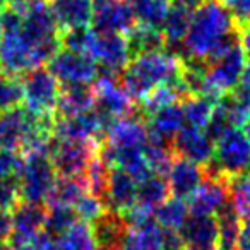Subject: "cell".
<instances>
[{
    "instance_id": "1",
    "label": "cell",
    "mask_w": 250,
    "mask_h": 250,
    "mask_svg": "<svg viewBox=\"0 0 250 250\" xmlns=\"http://www.w3.org/2000/svg\"><path fill=\"white\" fill-rule=\"evenodd\" d=\"M240 43L231 12L216 0H204L192 12L188 33L182 43V59L211 63Z\"/></svg>"
},
{
    "instance_id": "2",
    "label": "cell",
    "mask_w": 250,
    "mask_h": 250,
    "mask_svg": "<svg viewBox=\"0 0 250 250\" xmlns=\"http://www.w3.org/2000/svg\"><path fill=\"white\" fill-rule=\"evenodd\" d=\"M182 72L184 59L177 52H168L167 48L132 57L127 67L122 70L120 83L136 103H139L160 86L182 87Z\"/></svg>"
},
{
    "instance_id": "3",
    "label": "cell",
    "mask_w": 250,
    "mask_h": 250,
    "mask_svg": "<svg viewBox=\"0 0 250 250\" xmlns=\"http://www.w3.org/2000/svg\"><path fill=\"white\" fill-rule=\"evenodd\" d=\"M21 35L28 45L35 50L42 63L50 62L53 55L62 48V31L45 2L22 4Z\"/></svg>"
},
{
    "instance_id": "4",
    "label": "cell",
    "mask_w": 250,
    "mask_h": 250,
    "mask_svg": "<svg viewBox=\"0 0 250 250\" xmlns=\"http://www.w3.org/2000/svg\"><path fill=\"white\" fill-rule=\"evenodd\" d=\"M94 106L93 110L103 122L104 130H108L117 120L137 113V103L120 83L118 76L100 74L93 84ZM106 134V132H104Z\"/></svg>"
},
{
    "instance_id": "5",
    "label": "cell",
    "mask_w": 250,
    "mask_h": 250,
    "mask_svg": "<svg viewBox=\"0 0 250 250\" xmlns=\"http://www.w3.org/2000/svg\"><path fill=\"white\" fill-rule=\"evenodd\" d=\"M250 165V139L245 130L229 129L214 143V153L206 170L229 178L245 175Z\"/></svg>"
},
{
    "instance_id": "6",
    "label": "cell",
    "mask_w": 250,
    "mask_h": 250,
    "mask_svg": "<svg viewBox=\"0 0 250 250\" xmlns=\"http://www.w3.org/2000/svg\"><path fill=\"white\" fill-rule=\"evenodd\" d=\"M22 93H24L26 110L36 117L55 118L57 104L62 93V86L48 69H38L24 74L21 79Z\"/></svg>"
},
{
    "instance_id": "7",
    "label": "cell",
    "mask_w": 250,
    "mask_h": 250,
    "mask_svg": "<svg viewBox=\"0 0 250 250\" xmlns=\"http://www.w3.org/2000/svg\"><path fill=\"white\" fill-rule=\"evenodd\" d=\"M247 65V53L243 52L242 45L236 43L229 52L211 63H206L204 77L208 84L209 98L218 103L223 96L233 93L238 86L242 74Z\"/></svg>"
},
{
    "instance_id": "8",
    "label": "cell",
    "mask_w": 250,
    "mask_h": 250,
    "mask_svg": "<svg viewBox=\"0 0 250 250\" xmlns=\"http://www.w3.org/2000/svg\"><path fill=\"white\" fill-rule=\"evenodd\" d=\"M57 170L50 156L45 154H28L24 156L22 170L19 175L22 202L45 204L57 180Z\"/></svg>"
},
{
    "instance_id": "9",
    "label": "cell",
    "mask_w": 250,
    "mask_h": 250,
    "mask_svg": "<svg viewBox=\"0 0 250 250\" xmlns=\"http://www.w3.org/2000/svg\"><path fill=\"white\" fill-rule=\"evenodd\" d=\"M147 124L146 118L139 113L117 120L106 130L101 143L100 153L104 160L115 154L127 153V151L146 149L147 146Z\"/></svg>"
},
{
    "instance_id": "10",
    "label": "cell",
    "mask_w": 250,
    "mask_h": 250,
    "mask_svg": "<svg viewBox=\"0 0 250 250\" xmlns=\"http://www.w3.org/2000/svg\"><path fill=\"white\" fill-rule=\"evenodd\" d=\"M48 70L55 76L62 87L91 86L100 76V67L89 55L67 48H60L50 59Z\"/></svg>"
},
{
    "instance_id": "11",
    "label": "cell",
    "mask_w": 250,
    "mask_h": 250,
    "mask_svg": "<svg viewBox=\"0 0 250 250\" xmlns=\"http://www.w3.org/2000/svg\"><path fill=\"white\" fill-rule=\"evenodd\" d=\"M100 147V143L55 139L50 160L60 177H86L87 168L98 156Z\"/></svg>"
},
{
    "instance_id": "12",
    "label": "cell",
    "mask_w": 250,
    "mask_h": 250,
    "mask_svg": "<svg viewBox=\"0 0 250 250\" xmlns=\"http://www.w3.org/2000/svg\"><path fill=\"white\" fill-rule=\"evenodd\" d=\"M42 60L21 35V29L0 33V72L21 77L42 67Z\"/></svg>"
},
{
    "instance_id": "13",
    "label": "cell",
    "mask_w": 250,
    "mask_h": 250,
    "mask_svg": "<svg viewBox=\"0 0 250 250\" xmlns=\"http://www.w3.org/2000/svg\"><path fill=\"white\" fill-rule=\"evenodd\" d=\"M136 26V14L127 0H94L91 28L96 33L127 36Z\"/></svg>"
},
{
    "instance_id": "14",
    "label": "cell",
    "mask_w": 250,
    "mask_h": 250,
    "mask_svg": "<svg viewBox=\"0 0 250 250\" xmlns=\"http://www.w3.org/2000/svg\"><path fill=\"white\" fill-rule=\"evenodd\" d=\"M87 55L103 69V74L118 76L132 59L129 42L120 35H101L94 31Z\"/></svg>"
},
{
    "instance_id": "15",
    "label": "cell",
    "mask_w": 250,
    "mask_h": 250,
    "mask_svg": "<svg viewBox=\"0 0 250 250\" xmlns=\"http://www.w3.org/2000/svg\"><path fill=\"white\" fill-rule=\"evenodd\" d=\"M206 170V168H204ZM229 201V180L223 175L206 170L204 182L188 199L190 214L216 216V212Z\"/></svg>"
},
{
    "instance_id": "16",
    "label": "cell",
    "mask_w": 250,
    "mask_h": 250,
    "mask_svg": "<svg viewBox=\"0 0 250 250\" xmlns=\"http://www.w3.org/2000/svg\"><path fill=\"white\" fill-rule=\"evenodd\" d=\"M104 125L94 110L69 118H55L53 137L57 141H84V143H103Z\"/></svg>"
},
{
    "instance_id": "17",
    "label": "cell",
    "mask_w": 250,
    "mask_h": 250,
    "mask_svg": "<svg viewBox=\"0 0 250 250\" xmlns=\"http://www.w3.org/2000/svg\"><path fill=\"white\" fill-rule=\"evenodd\" d=\"M46 221V206L35 202H21L12 211V236L9 247H22L43 231Z\"/></svg>"
},
{
    "instance_id": "18",
    "label": "cell",
    "mask_w": 250,
    "mask_h": 250,
    "mask_svg": "<svg viewBox=\"0 0 250 250\" xmlns=\"http://www.w3.org/2000/svg\"><path fill=\"white\" fill-rule=\"evenodd\" d=\"M101 201L108 211L125 214L137 204V182L120 168H110Z\"/></svg>"
},
{
    "instance_id": "19",
    "label": "cell",
    "mask_w": 250,
    "mask_h": 250,
    "mask_svg": "<svg viewBox=\"0 0 250 250\" xmlns=\"http://www.w3.org/2000/svg\"><path fill=\"white\" fill-rule=\"evenodd\" d=\"M204 167L175 154L173 161L170 165V170L167 173L171 197L188 201L194 195V192L201 187V184L204 182Z\"/></svg>"
},
{
    "instance_id": "20",
    "label": "cell",
    "mask_w": 250,
    "mask_h": 250,
    "mask_svg": "<svg viewBox=\"0 0 250 250\" xmlns=\"http://www.w3.org/2000/svg\"><path fill=\"white\" fill-rule=\"evenodd\" d=\"M182 242L185 247L199 250L218 249V221L216 216H201V214H188L182 228L178 229Z\"/></svg>"
},
{
    "instance_id": "21",
    "label": "cell",
    "mask_w": 250,
    "mask_h": 250,
    "mask_svg": "<svg viewBox=\"0 0 250 250\" xmlns=\"http://www.w3.org/2000/svg\"><path fill=\"white\" fill-rule=\"evenodd\" d=\"M48 7L62 33L89 28L93 22L94 0H48Z\"/></svg>"
},
{
    "instance_id": "22",
    "label": "cell",
    "mask_w": 250,
    "mask_h": 250,
    "mask_svg": "<svg viewBox=\"0 0 250 250\" xmlns=\"http://www.w3.org/2000/svg\"><path fill=\"white\" fill-rule=\"evenodd\" d=\"M171 147L177 156L190 160L201 167H206L214 153V143L209 139L208 134L204 130L192 129V127H184L175 136Z\"/></svg>"
},
{
    "instance_id": "23",
    "label": "cell",
    "mask_w": 250,
    "mask_h": 250,
    "mask_svg": "<svg viewBox=\"0 0 250 250\" xmlns=\"http://www.w3.org/2000/svg\"><path fill=\"white\" fill-rule=\"evenodd\" d=\"M168 229L161 228L156 219L139 226H129L120 243V250H167Z\"/></svg>"
},
{
    "instance_id": "24",
    "label": "cell",
    "mask_w": 250,
    "mask_h": 250,
    "mask_svg": "<svg viewBox=\"0 0 250 250\" xmlns=\"http://www.w3.org/2000/svg\"><path fill=\"white\" fill-rule=\"evenodd\" d=\"M192 12H194V9L187 7V5L177 4V2L171 4L167 19L163 22V28H161L163 38L167 42V48L182 46L188 33V28H190Z\"/></svg>"
},
{
    "instance_id": "25",
    "label": "cell",
    "mask_w": 250,
    "mask_h": 250,
    "mask_svg": "<svg viewBox=\"0 0 250 250\" xmlns=\"http://www.w3.org/2000/svg\"><path fill=\"white\" fill-rule=\"evenodd\" d=\"M94 100L91 86H67L62 87V93L57 104L55 118H69L93 110Z\"/></svg>"
},
{
    "instance_id": "26",
    "label": "cell",
    "mask_w": 250,
    "mask_h": 250,
    "mask_svg": "<svg viewBox=\"0 0 250 250\" xmlns=\"http://www.w3.org/2000/svg\"><path fill=\"white\" fill-rule=\"evenodd\" d=\"M86 192H89L86 177H60L59 175L45 206L46 208H52V206H69V208H74L76 202Z\"/></svg>"
},
{
    "instance_id": "27",
    "label": "cell",
    "mask_w": 250,
    "mask_h": 250,
    "mask_svg": "<svg viewBox=\"0 0 250 250\" xmlns=\"http://www.w3.org/2000/svg\"><path fill=\"white\" fill-rule=\"evenodd\" d=\"M91 228H93L98 247H118L120 249L122 238H124L129 225L125 223L122 214L106 211L100 219H96L91 225Z\"/></svg>"
},
{
    "instance_id": "28",
    "label": "cell",
    "mask_w": 250,
    "mask_h": 250,
    "mask_svg": "<svg viewBox=\"0 0 250 250\" xmlns=\"http://www.w3.org/2000/svg\"><path fill=\"white\" fill-rule=\"evenodd\" d=\"M216 221H218V250H236L238 236L242 231L243 219L235 211L231 201H228L218 212H216Z\"/></svg>"
},
{
    "instance_id": "29",
    "label": "cell",
    "mask_w": 250,
    "mask_h": 250,
    "mask_svg": "<svg viewBox=\"0 0 250 250\" xmlns=\"http://www.w3.org/2000/svg\"><path fill=\"white\" fill-rule=\"evenodd\" d=\"M127 2L132 7L139 24L160 29V31L173 4V0H127Z\"/></svg>"
},
{
    "instance_id": "30",
    "label": "cell",
    "mask_w": 250,
    "mask_h": 250,
    "mask_svg": "<svg viewBox=\"0 0 250 250\" xmlns=\"http://www.w3.org/2000/svg\"><path fill=\"white\" fill-rule=\"evenodd\" d=\"M170 187L165 175L151 173L137 184V204L156 211L167 199H170Z\"/></svg>"
},
{
    "instance_id": "31",
    "label": "cell",
    "mask_w": 250,
    "mask_h": 250,
    "mask_svg": "<svg viewBox=\"0 0 250 250\" xmlns=\"http://www.w3.org/2000/svg\"><path fill=\"white\" fill-rule=\"evenodd\" d=\"M98 243L91 225L77 221L55 238V250H96Z\"/></svg>"
},
{
    "instance_id": "32",
    "label": "cell",
    "mask_w": 250,
    "mask_h": 250,
    "mask_svg": "<svg viewBox=\"0 0 250 250\" xmlns=\"http://www.w3.org/2000/svg\"><path fill=\"white\" fill-rule=\"evenodd\" d=\"M130 46L132 57L141 55L147 52H158V50H167V42L163 38V33L160 29L147 28L137 22V26L125 36Z\"/></svg>"
},
{
    "instance_id": "33",
    "label": "cell",
    "mask_w": 250,
    "mask_h": 250,
    "mask_svg": "<svg viewBox=\"0 0 250 250\" xmlns=\"http://www.w3.org/2000/svg\"><path fill=\"white\" fill-rule=\"evenodd\" d=\"M216 103L202 96H187L182 101V110H184L185 127L204 130L214 111Z\"/></svg>"
},
{
    "instance_id": "34",
    "label": "cell",
    "mask_w": 250,
    "mask_h": 250,
    "mask_svg": "<svg viewBox=\"0 0 250 250\" xmlns=\"http://www.w3.org/2000/svg\"><path fill=\"white\" fill-rule=\"evenodd\" d=\"M190 211L185 201L177 197H170L154 211V219L156 223L165 229H171V231H178L185 219L188 218Z\"/></svg>"
},
{
    "instance_id": "35",
    "label": "cell",
    "mask_w": 250,
    "mask_h": 250,
    "mask_svg": "<svg viewBox=\"0 0 250 250\" xmlns=\"http://www.w3.org/2000/svg\"><path fill=\"white\" fill-rule=\"evenodd\" d=\"M21 103H24L21 79L0 72V113L16 110Z\"/></svg>"
},
{
    "instance_id": "36",
    "label": "cell",
    "mask_w": 250,
    "mask_h": 250,
    "mask_svg": "<svg viewBox=\"0 0 250 250\" xmlns=\"http://www.w3.org/2000/svg\"><path fill=\"white\" fill-rule=\"evenodd\" d=\"M79 221L76 211L69 206H52L46 208V221H45V231L52 236H60L63 231L74 226Z\"/></svg>"
},
{
    "instance_id": "37",
    "label": "cell",
    "mask_w": 250,
    "mask_h": 250,
    "mask_svg": "<svg viewBox=\"0 0 250 250\" xmlns=\"http://www.w3.org/2000/svg\"><path fill=\"white\" fill-rule=\"evenodd\" d=\"M229 201L242 219H250V175L229 178Z\"/></svg>"
},
{
    "instance_id": "38",
    "label": "cell",
    "mask_w": 250,
    "mask_h": 250,
    "mask_svg": "<svg viewBox=\"0 0 250 250\" xmlns=\"http://www.w3.org/2000/svg\"><path fill=\"white\" fill-rule=\"evenodd\" d=\"M72 209L76 211L79 221L87 223V225H93L96 219H100L101 216L108 211V209L104 208L103 201H101L100 197H96L94 194H91V192H86V194L76 202V206H74Z\"/></svg>"
},
{
    "instance_id": "39",
    "label": "cell",
    "mask_w": 250,
    "mask_h": 250,
    "mask_svg": "<svg viewBox=\"0 0 250 250\" xmlns=\"http://www.w3.org/2000/svg\"><path fill=\"white\" fill-rule=\"evenodd\" d=\"M21 202L22 199H21L19 177L0 178V209L14 211Z\"/></svg>"
},
{
    "instance_id": "40",
    "label": "cell",
    "mask_w": 250,
    "mask_h": 250,
    "mask_svg": "<svg viewBox=\"0 0 250 250\" xmlns=\"http://www.w3.org/2000/svg\"><path fill=\"white\" fill-rule=\"evenodd\" d=\"M24 156L18 151H0V178L19 177Z\"/></svg>"
},
{
    "instance_id": "41",
    "label": "cell",
    "mask_w": 250,
    "mask_h": 250,
    "mask_svg": "<svg viewBox=\"0 0 250 250\" xmlns=\"http://www.w3.org/2000/svg\"><path fill=\"white\" fill-rule=\"evenodd\" d=\"M229 11L236 28L250 24V0H233Z\"/></svg>"
},
{
    "instance_id": "42",
    "label": "cell",
    "mask_w": 250,
    "mask_h": 250,
    "mask_svg": "<svg viewBox=\"0 0 250 250\" xmlns=\"http://www.w3.org/2000/svg\"><path fill=\"white\" fill-rule=\"evenodd\" d=\"M12 236V212L0 209V243H7Z\"/></svg>"
},
{
    "instance_id": "43",
    "label": "cell",
    "mask_w": 250,
    "mask_h": 250,
    "mask_svg": "<svg viewBox=\"0 0 250 250\" xmlns=\"http://www.w3.org/2000/svg\"><path fill=\"white\" fill-rule=\"evenodd\" d=\"M236 250H250V219H243Z\"/></svg>"
},
{
    "instance_id": "44",
    "label": "cell",
    "mask_w": 250,
    "mask_h": 250,
    "mask_svg": "<svg viewBox=\"0 0 250 250\" xmlns=\"http://www.w3.org/2000/svg\"><path fill=\"white\" fill-rule=\"evenodd\" d=\"M238 40H240V45H242L243 52L250 57V24L240 26L238 28Z\"/></svg>"
},
{
    "instance_id": "45",
    "label": "cell",
    "mask_w": 250,
    "mask_h": 250,
    "mask_svg": "<svg viewBox=\"0 0 250 250\" xmlns=\"http://www.w3.org/2000/svg\"><path fill=\"white\" fill-rule=\"evenodd\" d=\"M173 2H177V4H182V5H187V7H190V9H195V7H199V5H201L204 0H173Z\"/></svg>"
},
{
    "instance_id": "46",
    "label": "cell",
    "mask_w": 250,
    "mask_h": 250,
    "mask_svg": "<svg viewBox=\"0 0 250 250\" xmlns=\"http://www.w3.org/2000/svg\"><path fill=\"white\" fill-rule=\"evenodd\" d=\"M4 5H18V4H22L24 0H0Z\"/></svg>"
},
{
    "instance_id": "47",
    "label": "cell",
    "mask_w": 250,
    "mask_h": 250,
    "mask_svg": "<svg viewBox=\"0 0 250 250\" xmlns=\"http://www.w3.org/2000/svg\"><path fill=\"white\" fill-rule=\"evenodd\" d=\"M11 250H36V249L31 243H28V245H22V247H11Z\"/></svg>"
},
{
    "instance_id": "48",
    "label": "cell",
    "mask_w": 250,
    "mask_h": 250,
    "mask_svg": "<svg viewBox=\"0 0 250 250\" xmlns=\"http://www.w3.org/2000/svg\"><path fill=\"white\" fill-rule=\"evenodd\" d=\"M218 4H221L223 7H226V9H229V5H231V2L233 0H216Z\"/></svg>"
},
{
    "instance_id": "49",
    "label": "cell",
    "mask_w": 250,
    "mask_h": 250,
    "mask_svg": "<svg viewBox=\"0 0 250 250\" xmlns=\"http://www.w3.org/2000/svg\"><path fill=\"white\" fill-rule=\"evenodd\" d=\"M243 127H245V134H247V137H249V139H250V118H249V120H247V124L243 125Z\"/></svg>"
},
{
    "instance_id": "50",
    "label": "cell",
    "mask_w": 250,
    "mask_h": 250,
    "mask_svg": "<svg viewBox=\"0 0 250 250\" xmlns=\"http://www.w3.org/2000/svg\"><path fill=\"white\" fill-rule=\"evenodd\" d=\"M96 250H120L118 247H98Z\"/></svg>"
},
{
    "instance_id": "51",
    "label": "cell",
    "mask_w": 250,
    "mask_h": 250,
    "mask_svg": "<svg viewBox=\"0 0 250 250\" xmlns=\"http://www.w3.org/2000/svg\"><path fill=\"white\" fill-rule=\"evenodd\" d=\"M0 250H11V247L7 243H0Z\"/></svg>"
},
{
    "instance_id": "52",
    "label": "cell",
    "mask_w": 250,
    "mask_h": 250,
    "mask_svg": "<svg viewBox=\"0 0 250 250\" xmlns=\"http://www.w3.org/2000/svg\"><path fill=\"white\" fill-rule=\"evenodd\" d=\"M184 250H199V249H190V247H185ZM208 250H218V249H208Z\"/></svg>"
},
{
    "instance_id": "53",
    "label": "cell",
    "mask_w": 250,
    "mask_h": 250,
    "mask_svg": "<svg viewBox=\"0 0 250 250\" xmlns=\"http://www.w3.org/2000/svg\"><path fill=\"white\" fill-rule=\"evenodd\" d=\"M28 2H45V0H28Z\"/></svg>"
},
{
    "instance_id": "54",
    "label": "cell",
    "mask_w": 250,
    "mask_h": 250,
    "mask_svg": "<svg viewBox=\"0 0 250 250\" xmlns=\"http://www.w3.org/2000/svg\"><path fill=\"white\" fill-rule=\"evenodd\" d=\"M247 175H250V165H249V170H247Z\"/></svg>"
},
{
    "instance_id": "55",
    "label": "cell",
    "mask_w": 250,
    "mask_h": 250,
    "mask_svg": "<svg viewBox=\"0 0 250 250\" xmlns=\"http://www.w3.org/2000/svg\"><path fill=\"white\" fill-rule=\"evenodd\" d=\"M2 7H4V4H0V12H2Z\"/></svg>"
},
{
    "instance_id": "56",
    "label": "cell",
    "mask_w": 250,
    "mask_h": 250,
    "mask_svg": "<svg viewBox=\"0 0 250 250\" xmlns=\"http://www.w3.org/2000/svg\"><path fill=\"white\" fill-rule=\"evenodd\" d=\"M0 4H2V2H0Z\"/></svg>"
}]
</instances>
